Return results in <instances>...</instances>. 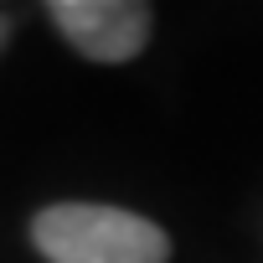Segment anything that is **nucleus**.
I'll list each match as a JSON object with an SVG mask.
<instances>
[{
    "label": "nucleus",
    "mask_w": 263,
    "mask_h": 263,
    "mask_svg": "<svg viewBox=\"0 0 263 263\" xmlns=\"http://www.w3.org/2000/svg\"><path fill=\"white\" fill-rule=\"evenodd\" d=\"M31 242L47 263H171V237L140 212L57 201L31 217Z\"/></svg>",
    "instance_id": "1"
},
{
    "label": "nucleus",
    "mask_w": 263,
    "mask_h": 263,
    "mask_svg": "<svg viewBox=\"0 0 263 263\" xmlns=\"http://www.w3.org/2000/svg\"><path fill=\"white\" fill-rule=\"evenodd\" d=\"M47 21L88 57V62H129L140 57L150 42V21L155 11L140 6V0H52Z\"/></svg>",
    "instance_id": "2"
},
{
    "label": "nucleus",
    "mask_w": 263,
    "mask_h": 263,
    "mask_svg": "<svg viewBox=\"0 0 263 263\" xmlns=\"http://www.w3.org/2000/svg\"><path fill=\"white\" fill-rule=\"evenodd\" d=\"M6 36H11V16L0 11V47H6Z\"/></svg>",
    "instance_id": "3"
}]
</instances>
